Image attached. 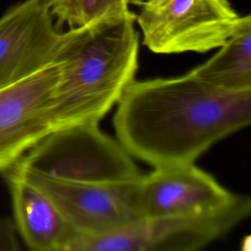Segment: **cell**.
Returning <instances> with one entry per match:
<instances>
[{"label": "cell", "mask_w": 251, "mask_h": 251, "mask_svg": "<svg viewBox=\"0 0 251 251\" xmlns=\"http://www.w3.org/2000/svg\"><path fill=\"white\" fill-rule=\"evenodd\" d=\"M251 122V91L226 92L185 75L134 79L117 103L118 141L154 168L194 163Z\"/></svg>", "instance_id": "cell-1"}, {"label": "cell", "mask_w": 251, "mask_h": 251, "mask_svg": "<svg viewBox=\"0 0 251 251\" xmlns=\"http://www.w3.org/2000/svg\"><path fill=\"white\" fill-rule=\"evenodd\" d=\"M138 49L130 10L104 14L62 32L53 62L60 70L56 129L99 124L135 79Z\"/></svg>", "instance_id": "cell-2"}, {"label": "cell", "mask_w": 251, "mask_h": 251, "mask_svg": "<svg viewBox=\"0 0 251 251\" xmlns=\"http://www.w3.org/2000/svg\"><path fill=\"white\" fill-rule=\"evenodd\" d=\"M251 212V200L235 194L204 211L140 219L97 236L75 233L64 251H194L226 234Z\"/></svg>", "instance_id": "cell-3"}, {"label": "cell", "mask_w": 251, "mask_h": 251, "mask_svg": "<svg viewBox=\"0 0 251 251\" xmlns=\"http://www.w3.org/2000/svg\"><path fill=\"white\" fill-rule=\"evenodd\" d=\"M98 125L57 128L17 163L42 176L69 181L117 184L139 179L143 174L132 156Z\"/></svg>", "instance_id": "cell-4"}, {"label": "cell", "mask_w": 251, "mask_h": 251, "mask_svg": "<svg viewBox=\"0 0 251 251\" xmlns=\"http://www.w3.org/2000/svg\"><path fill=\"white\" fill-rule=\"evenodd\" d=\"M138 6L142 43L157 54L219 48L242 19L228 0H143Z\"/></svg>", "instance_id": "cell-5"}, {"label": "cell", "mask_w": 251, "mask_h": 251, "mask_svg": "<svg viewBox=\"0 0 251 251\" xmlns=\"http://www.w3.org/2000/svg\"><path fill=\"white\" fill-rule=\"evenodd\" d=\"M14 169L43 193L77 234L102 235L140 220L138 181L97 184L42 176L16 163Z\"/></svg>", "instance_id": "cell-6"}, {"label": "cell", "mask_w": 251, "mask_h": 251, "mask_svg": "<svg viewBox=\"0 0 251 251\" xmlns=\"http://www.w3.org/2000/svg\"><path fill=\"white\" fill-rule=\"evenodd\" d=\"M59 76V67L52 63L0 89V173L56 129Z\"/></svg>", "instance_id": "cell-7"}, {"label": "cell", "mask_w": 251, "mask_h": 251, "mask_svg": "<svg viewBox=\"0 0 251 251\" xmlns=\"http://www.w3.org/2000/svg\"><path fill=\"white\" fill-rule=\"evenodd\" d=\"M62 31L47 0H24L0 18V89L52 64Z\"/></svg>", "instance_id": "cell-8"}, {"label": "cell", "mask_w": 251, "mask_h": 251, "mask_svg": "<svg viewBox=\"0 0 251 251\" xmlns=\"http://www.w3.org/2000/svg\"><path fill=\"white\" fill-rule=\"evenodd\" d=\"M233 195L194 163L154 168L140 177L137 187L141 219L212 209Z\"/></svg>", "instance_id": "cell-9"}, {"label": "cell", "mask_w": 251, "mask_h": 251, "mask_svg": "<svg viewBox=\"0 0 251 251\" xmlns=\"http://www.w3.org/2000/svg\"><path fill=\"white\" fill-rule=\"evenodd\" d=\"M3 174L12 197L16 226L25 245L34 251H64L75 231L50 200L14 169Z\"/></svg>", "instance_id": "cell-10"}, {"label": "cell", "mask_w": 251, "mask_h": 251, "mask_svg": "<svg viewBox=\"0 0 251 251\" xmlns=\"http://www.w3.org/2000/svg\"><path fill=\"white\" fill-rule=\"evenodd\" d=\"M188 74L219 90L251 91V16H242L237 29L219 51Z\"/></svg>", "instance_id": "cell-11"}, {"label": "cell", "mask_w": 251, "mask_h": 251, "mask_svg": "<svg viewBox=\"0 0 251 251\" xmlns=\"http://www.w3.org/2000/svg\"><path fill=\"white\" fill-rule=\"evenodd\" d=\"M58 28L82 25L94 18L96 0H47Z\"/></svg>", "instance_id": "cell-12"}, {"label": "cell", "mask_w": 251, "mask_h": 251, "mask_svg": "<svg viewBox=\"0 0 251 251\" xmlns=\"http://www.w3.org/2000/svg\"><path fill=\"white\" fill-rule=\"evenodd\" d=\"M19 249L16 225L10 219H0V251H17Z\"/></svg>", "instance_id": "cell-13"}, {"label": "cell", "mask_w": 251, "mask_h": 251, "mask_svg": "<svg viewBox=\"0 0 251 251\" xmlns=\"http://www.w3.org/2000/svg\"><path fill=\"white\" fill-rule=\"evenodd\" d=\"M129 0H96L94 18L113 13H122L129 10Z\"/></svg>", "instance_id": "cell-14"}, {"label": "cell", "mask_w": 251, "mask_h": 251, "mask_svg": "<svg viewBox=\"0 0 251 251\" xmlns=\"http://www.w3.org/2000/svg\"><path fill=\"white\" fill-rule=\"evenodd\" d=\"M143 0H129V4H134V5H139Z\"/></svg>", "instance_id": "cell-15"}]
</instances>
